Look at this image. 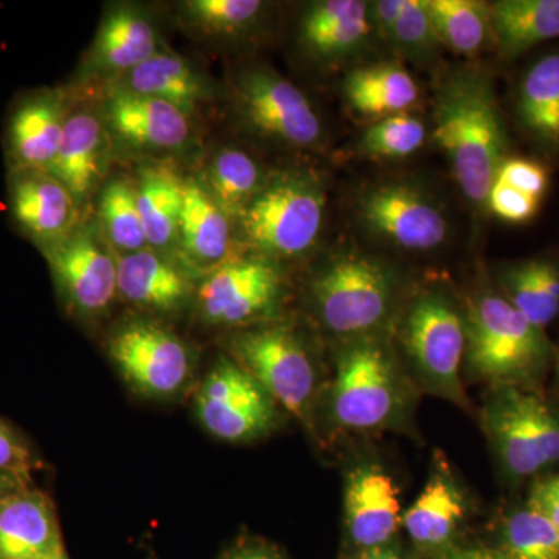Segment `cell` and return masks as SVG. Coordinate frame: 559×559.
<instances>
[{
    "label": "cell",
    "instance_id": "6da1fadb",
    "mask_svg": "<svg viewBox=\"0 0 559 559\" xmlns=\"http://www.w3.org/2000/svg\"><path fill=\"white\" fill-rule=\"evenodd\" d=\"M433 120V139L463 194L477 207L487 204L507 160V132L491 80L471 66L451 70L437 92Z\"/></svg>",
    "mask_w": 559,
    "mask_h": 559
},
{
    "label": "cell",
    "instance_id": "7a4b0ae2",
    "mask_svg": "<svg viewBox=\"0 0 559 559\" xmlns=\"http://www.w3.org/2000/svg\"><path fill=\"white\" fill-rule=\"evenodd\" d=\"M466 373L489 388L535 389L546 373L551 348L544 330L530 323L502 294H480L465 316Z\"/></svg>",
    "mask_w": 559,
    "mask_h": 559
},
{
    "label": "cell",
    "instance_id": "3957f363",
    "mask_svg": "<svg viewBox=\"0 0 559 559\" xmlns=\"http://www.w3.org/2000/svg\"><path fill=\"white\" fill-rule=\"evenodd\" d=\"M414 388L382 342L359 337L341 353L329 414L347 432L396 429L409 418Z\"/></svg>",
    "mask_w": 559,
    "mask_h": 559
},
{
    "label": "cell",
    "instance_id": "277c9868",
    "mask_svg": "<svg viewBox=\"0 0 559 559\" xmlns=\"http://www.w3.org/2000/svg\"><path fill=\"white\" fill-rule=\"evenodd\" d=\"M481 426L499 466L513 480L559 463V414L535 389L489 388Z\"/></svg>",
    "mask_w": 559,
    "mask_h": 559
},
{
    "label": "cell",
    "instance_id": "5b68a950",
    "mask_svg": "<svg viewBox=\"0 0 559 559\" xmlns=\"http://www.w3.org/2000/svg\"><path fill=\"white\" fill-rule=\"evenodd\" d=\"M401 345L426 392L473 412L462 381L465 318L450 297L426 290L412 301L401 323Z\"/></svg>",
    "mask_w": 559,
    "mask_h": 559
},
{
    "label": "cell",
    "instance_id": "8992f818",
    "mask_svg": "<svg viewBox=\"0 0 559 559\" xmlns=\"http://www.w3.org/2000/svg\"><path fill=\"white\" fill-rule=\"evenodd\" d=\"M399 278L388 264L366 255H342L316 274L311 296L323 325L337 336L367 337L389 319Z\"/></svg>",
    "mask_w": 559,
    "mask_h": 559
},
{
    "label": "cell",
    "instance_id": "52a82bcc",
    "mask_svg": "<svg viewBox=\"0 0 559 559\" xmlns=\"http://www.w3.org/2000/svg\"><path fill=\"white\" fill-rule=\"evenodd\" d=\"M325 197L310 179L283 176L267 183L242 212V231L261 252L297 257L318 240Z\"/></svg>",
    "mask_w": 559,
    "mask_h": 559
},
{
    "label": "cell",
    "instance_id": "ba28073f",
    "mask_svg": "<svg viewBox=\"0 0 559 559\" xmlns=\"http://www.w3.org/2000/svg\"><path fill=\"white\" fill-rule=\"evenodd\" d=\"M237 364L248 371L277 406L307 419L318 396V371L310 353L293 331L263 326L231 341Z\"/></svg>",
    "mask_w": 559,
    "mask_h": 559
},
{
    "label": "cell",
    "instance_id": "9c48e42d",
    "mask_svg": "<svg viewBox=\"0 0 559 559\" xmlns=\"http://www.w3.org/2000/svg\"><path fill=\"white\" fill-rule=\"evenodd\" d=\"M197 412L205 430L229 443L261 439L278 418L277 404L266 390L229 359H221L202 382Z\"/></svg>",
    "mask_w": 559,
    "mask_h": 559
},
{
    "label": "cell",
    "instance_id": "30bf717a",
    "mask_svg": "<svg viewBox=\"0 0 559 559\" xmlns=\"http://www.w3.org/2000/svg\"><path fill=\"white\" fill-rule=\"evenodd\" d=\"M109 356L124 380L150 399H170L189 382V348L153 322H131L109 341Z\"/></svg>",
    "mask_w": 559,
    "mask_h": 559
},
{
    "label": "cell",
    "instance_id": "8fae6325",
    "mask_svg": "<svg viewBox=\"0 0 559 559\" xmlns=\"http://www.w3.org/2000/svg\"><path fill=\"white\" fill-rule=\"evenodd\" d=\"M238 106L250 127L286 145L312 146L322 134L318 114L300 90L270 69H250L237 84Z\"/></svg>",
    "mask_w": 559,
    "mask_h": 559
},
{
    "label": "cell",
    "instance_id": "7c38bea8",
    "mask_svg": "<svg viewBox=\"0 0 559 559\" xmlns=\"http://www.w3.org/2000/svg\"><path fill=\"white\" fill-rule=\"evenodd\" d=\"M62 297L80 314H98L117 289V261L92 229L70 230L43 249Z\"/></svg>",
    "mask_w": 559,
    "mask_h": 559
},
{
    "label": "cell",
    "instance_id": "4fadbf2b",
    "mask_svg": "<svg viewBox=\"0 0 559 559\" xmlns=\"http://www.w3.org/2000/svg\"><path fill=\"white\" fill-rule=\"evenodd\" d=\"M282 277L271 261L230 260L210 272L201 285L202 314L216 325H245L277 307Z\"/></svg>",
    "mask_w": 559,
    "mask_h": 559
},
{
    "label": "cell",
    "instance_id": "5bb4252c",
    "mask_svg": "<svg viewBox=\"0 0 559 559\" xmlns=\"http://www.w3.org/2000/svg\"><path fill=\"white\" fill-rule=\"evenodd\" d=\"M360 218L374 234L399 248L432 250L443 245L448 223L436 202L403 183L367 191L359 204Z\"/></svg>",
    "mask_w": 559,
    "mask_h": 559
},
{
    "label": "cell",
    "instance_id": "9a60e30c",
    "mask_svg": "<svg viewBox=\"0 0 559 559\" xmlns=\"http://www.w3.org/2000/svg\"><path fill=\"white\" fill-rule=\"evenodd\" d=\"M344 521L353 551L395 543L403 527L400 489L392 476L373 463L355 466L344 488Z\"/></svg>",
    "mask_w": 559,
    "mask_h": 559
},
{
    "label": "cell",
    "instance_id": "2e32d148",
    "mask_svg": "<svg viewBox=\"0 0 559 559\" xmlns=\"http://www.w3.org/2000/svg\"><path fill=\"white\" fill-rule=\"evenodd\" d=\"M469 500L457 477L440 457L415 502L403 513V527L412 543L425 551L451 549L460 525L468 516Z\"/></svg>",
    "mask_w": 559,
    "mask_h": 559
},
{
    "label": "cell",
    "instance_id": "e0dca14e",
    "mask_svg": "<svg viewBox=\"0 0 559 559\" xmlns=\"http://www.w3.org/2000/svg\"><path fill=\"white\" fill-rule=\"evenodd\" d=\"M10 210L20 229L43 249L66 237L75 219L72 194L44 170L13 171Z\"/></svg>",
    "mask_w": 559,
    "mask_h": 559
},
{
    "label": "cell",
    "instance_id": "ac0fdd59",
    "mask_svg": "<svg viewBox=\"0 0 559 559\" xmlns=\"http://www.w3.org/2000/svg\"><path fill=\"white\" fill-rule=\"evenodd\" d=\"M68 117L61 95L53 91L35 92L17 103L7 127V148L14 170H49Z\"/></svg>",
    "mask_w": 559,
    "mask_h": 559
},
{
    "label": "cell",
    "instance_id": "d6986e66",
    "mask_svg": "<svg viewBox=\"0 0 559 559\" xmlns=\"http://www.w3.org/2000/svg\"><path fill=\"white\" fill-rule=\"evenodd\" d=\"M64 549L53 507L27 487L0 499V559H35Z\"/></svg>",
    "mask_w": 559,
    "mask_h": 559
},
{
    "label": "cell",
    "instance_id": "ffe728a7",
    "mask_svg": "<svg viewBox=\"0 0 559 559\" xmlns=\"http://www.w3.org/2000/svg\"><path fill=\"white\" fill-rule=\"evenodd\" d=\"M106 112L117 134L134 145L175 150L189 140L186 114L157 98L119 90L110 94Z\"/></svg>",
    "mask_w": 559,
    "mask_h": 559
},
{
    "label": "cell",
    "instance_id": "44dd1931",
    "mask_svg": "<svg viewBox=\"0 0 559 559\" xmlns=\"http://www.w3.org/2000/svg\"><path fill=\"white\" fill-rule=\"evenodd\" d=\"M156 33L135 7H116L106 14L91 51V64L105 72H131L156 55Z\"/></svg>",
    "mask_w": 559,
    "mask_h": 559
},
{
    "label": "cell",
    "instance_id": "7402d4cb",
    "mask_svg": "<svg viewBox=\"0 0 559 559\" xmlns=\"http://www.w3.org/2000/svg\"><path fill=\"white\" fill-rule=\"evenodd\" d=\"M371 28L370 5L359 0L312 3L300 25L305 47L320 58H340L359 47Z\"/></svg>",
    "mask_w": 559,
    "mask_h": 559
},
{
    "label": "cell",
    "instance_id": "603a6c76",
    "mask_svg": "<svg viewBox=\"0 0 559 559\" xmlns=\"http://www.w3.org/2000/svg\"><path fill=\"white\" fill-rule=\"evenodd\" d=\"M178 234L187 255L197 263L216 264L229 252V215L194 179L182 182Z\"/></svg>",
    "mask_w": 559,
    "mask_h": 559
},
{
    "label": "cell",
    "instance_id": "cb8c5ba5",
    "mask_svg": "<svg viewBox=\"0 0 559 559\" xmlns=\"http://www.w3.org/2000/svg\"><path fill=\"white\" fill-rule=\"evenodd\" d=\"M117 289L131 304L157 311L175 310L189 296L183 275L150 250L127 253L117 261Z\"/></svg>",
    "mask_w": 559,
    "mask_h": 559
},
{
    "label": "cell",
    "instance_id": "d4e9b609",
    "mask_svg": "<svg viewBox=\"0 0 559 559\" xmlns=\"http://www.w3.org/2000/svg\"><path fill=\"white\" fill-rule=\"evenodd\" d=\"M492 38L502 57L516 58L559 38V0H499L489 5Z\"/></svg>",
    "mask_w": 559,
    "mask_h": 559
},
{
    "label": "cell",
    "instance_id": "484cf974",
    "mask_svg": "<svg viewBox=\"0 0 559 559\" xmlns=\"http://www.w3.org/2000/svg\"><path fill=\"white\" fill-rule=\"evenodd\" d=\"M103 143L102 124L92 114L68 117L60 150L47 171L60 180L73 200H83L100 176Z\"/></svg>",
    "mask_w": 559,
    "mask_h": 559
},
{
    "label": "cell",
    "instance_id": "4316f807",
    "mask_svg": "<svg viewBox=\"0 0 559 559\" xmlns=\"http://www.w3.org/2000/svg\"><path fill=\"white\" fill-rule=\"evenodd\" d=\"M349 106L364 116H395L418 98V87L411 73L395 62L353 70L344 81Z\"/></svg>",
    "mask_w": 559,
    "mask_h": 559
},
{
    "label": "cell",
    "instance_id": "83f0119b",
    "mask_svg": "<svg viewBox=\"0 0 559 559\" xmlns=\"http://www.w3.org/2000/svg\"><path fill=\"white\" fill-rule=\"evenodd\" d=\"M502 296L533 325L546 330L559 314V267L547 260H527L506 267L499 278Z\"/></svg>",
    "mask_w": 559,
    "mask_h": 559
},
{
    "label": "cell",
    "instance_id": "f1b7e54d",
    "mask_svg": "<svg viewBox=\"0 0 559 559\" xmlns=\"http://www.w3.org/2000/svg\"><path fill=\"white\" fill-rule=\"evenodd\" d=\"M124 91L170 103L186 116L204 94L200 76L190 68L189 62L165 53H156L128 72Z\"/></svg>",
    "mask_w": 559,
    "mask_h": 559
},
{
    "label": "cell",
    "instance_id": "f546056e",
    "mask_svg": "<svg viewBox=\"0 0 559 559\" xmlns=\"http://www.w3.org/2000/svg\"><path fill=\"white\" fill-rule=\"evenodd\" d=\"M525 130L559 146V53H550L530 68L518 102Z\"/></svg>",
    "mask_w": 559,
    "mask_h": 559
},
{
    "label": "cell",
    "instance_id": "4dcf8cb0",
    "mask_svg": "<svg viewBox=\"0 0 559 559\" xmlns=\"http://www.w3.org/2000/svg\"><path fill=\"white\" fill-rule=\"evenodd\" d=\"M135 190L146 240L164 248L178 234L182 180L165 167H146Z\"/></svg>",
    "mask_w": 559,
    "mask_h": 559
},
{
    "label": "cell",
    "instance_id": "1f68e13d",
    "mask_svg": "<svg viewBox=\"0 0 559 559\" xmlns=\"http://www.w3.org/2000/svg\"><path fill=\"white\" fill-rule=\"evenodd\" d=\"M443 46L460 55L479 53L492 38L489 5L477 0H426Z\"/></svg>",
    "mask_w": 559,
    "mask_h": 559
},
{
    "label": "cell",
    "instance_id": "d6a6232c",
    "mask_svg": "<svg viewBox=\"0 0 559 559\" xmlns=\"http://www.w3.org/2000/svg\"><path fill=\"white\" fill-rule=\"evenodd\" d=\"M209 193L227 215H242L253 198L260 193L259 165L240 150H223L212 162Z\"/></svg>",
    "mask_w": 559,
    "mask_h": 559
},
{
    "label": "cell",
    "instance_id": "836d02e7",
    "mask_svg": "<svg viewBox=\"0 0 559 559\" xmlns=\"http://www.w3.org/2000/svg\"><path fill=\"white\" fill-rule=\"evenodd\" d=\"M499 550L507 559H559V532L528 503L507 514Z\"/></svg>",
    "mask_w": 559,
    "mask_h": 559
},
{
    "label": "cell",
    "instance_id": "e575fe53",
    "mask_svg": "<svg viewBox=\"0 0 559 559\" xmlns=\"http://www.w3.org/2000/svg\"><path fill=\"white\" fill-rule=\"evenodd\" d=\"M100 216L116 248L128 253L145 248L148 240L139 212L138 190L127 179L112 180L103 190Z\"/></svg>",
    "mask_w": 559,
    "mask_h": 559
},
{
    "label": "cell",
    "instance_id": "d590c367",
    "mask_svg": "<svg viewBox=\"0 0 559 559\" xmlns=\"http://www.w3.org/2000/svg\"><path fill=\"white\" fill-rule=\"evenodd\" d=\"M426 127L418 117L401 112L371 124L360 139V150L374 159H403L425 145Z\"/></svg>",
    "mask_w": 559,
    "mask_h": 559
},
{
    "label": "cell",
    "instance_id": "8d00e7d4",
    "mask_svg": "<svg viewBox=\"0 0 559 559\" xmlns=\"http://www.w3.org/2000/svg\"><path fill=\"white\" fill-rule=\"evenodd\" d=\"M183 9L204 31L235 35L259 20L264 5L259 0H190Z\"/></svg>",
    "mask_w": 559,
    "mask_h": 559
},
{
    "label": "cell",
    "instance_id": "74e56055",
    "mask_svg": "<svg viewBox=\"0 0 559 559\" xmlns=\"http://www.w3.org/2000/svg\"><path fill=\"white\" fill-rule=\"evenodd\" d=\"M393 44L412 58H426L440 46L426 0H404Z\"/></svg>",
    "mask_w": 559,
    "mask_h": 559
},
{
    "label": "cell",
    "instance_id": "f35d334b",
    "mask_svg": "<svg viewBox=\"0 0 559 559\" xmlns=\"http://www.w3.org/2000/svg\"><path fill=\"white\" fill-rule=\"evenodd\" d=\"M487 204L498 218L511 224H522L538 213L540 201L496 179L489 190Z\"/></svg>",
    "mask_w": 559,
    "mask_h": 559
},
{
    "label": "cell",
    "instance_id": "ab89813d",
    "mask_svg": "<svg viewBox=\"0 0 559 559\" xmlns=\"http://www.w3.org/2000/svg\"><path fill=\"white\" fill-rule=\"evenodd\" d=\"M498 179L539 201L549 189V175L546 168L538 162L518 159V157L503 162Z\"/></svg>",
    "mask_w": 559,
    "mask_h": 559
},
{
    "label": "cell",
    "instance_id": "60d3db41",
    "mask_svg": "<svg viewBox=\"0 0 559 559\" xmlns=\"http://www.w3.org/2000/svg\"><path fill=\"white\" fill-rule=\"evenodd\" d=\"M35 460L25 441L0 419V473L28 484Z\"/></svg>",
    "mask_w": 559,
    "mask_h": 559
},
{
    "label": "cell",
    "instance_id": "b9f144b4",
    "mask_svg": "<svg viewBox=\"0 0 559 559\" xmlns=\"http://www.w3.org/2000/svg\"><path fill=\"white\" fill-rule=\"evenodd\" d=\"M527 503L540 511L559 532V474L536 481Z\"/></svg>",
    "mask_w": 559,
    "mask_h": 559
},
{
    "label": "cell",
    "instance_id": "7bdbcfd3",
    "mask_svg": "<svg viewBox=\"0 0 559 559\" xmlns=\"http://www.w3.org/2000/svg\"><path fill=\"white\" fill-rule=\"evenodd\" d=\"M403 3L404 0H380V2L371 3L370 22L382 38L392 39L401 11H403Z\"/></svg>",
    "mask_w": 559,
    "mask_h": 559
},
{
    "label": "cell",
    "instance_id": "ee69618b",
    "mask_svg": "<svg viewBox=\"0 0 559 559\" xmlns=\"http://www.w3.org/2000/svg\"><path fill=\"white\" fill-rule=\"evenodd\" d=\"M443 559H507L499 549L491 547H451Z\"/></svg>",
    "mask_w": 559,
    "mask_h": 559
},
{
    "label": "cell",
    "instance_id": "f6af8a7d",
    "mask_svg": "<svg viewBox=\"0 0 559 559\" xmlns=\"http://www.w3.org/2000/svg\"><path fill=\"white\" fill-rule=\"evenodd\" d=\"M348 559H409V557L401 550L395 540V543L388 544V546L353 551Z\"/></svg>",
    "mask_w": 559,
    "mask_h": 559
},
{
    "label": "cell",
    "instance_id": "bcb514c9",
    "mask_svg": "<svg viewBox=\"0 0 559 559\" xmlns=\"http://www.w3.org/2000/svg\"><path fill=\"white\" fill-rule=\"evenodd\" d=\"M226 559H288L278 554L277 550L266 546H246L235 550Z\"/></svg>",
    "mask_w": 559,
    "mask_h": 559
},
{
    "label": "cell",
    "instance_id": "7dc6e473",
    "mask_svg": "<svg viewBox=\"0 0 559 559\" xmlns=\"http://www.w3.org/2000/svg\"><path fill=\"white\" fill-rule=\"evenodd\" d=\"M27 487L24 481L17 480L16 477H11L9 474L0 473V499L17 491V489Z\"/></svg>",
    "mask_w": 559,
    "mask_h": 559
},
{
    "label": "cell",
    "instance_id": "c3c4849f",
    "mask_svg": "<svg viewBox=\"0 0 559 559\" xmlns=\"http://www.w3.org/2000/svg\"><path fill=\"white\" fill-rule=\"evenodd\" d=\"M35 559H68V557H66L64 549H60L57 551H51V554L43 555V557H38Z\"/></svg>",
    "mask_w": 559,
    "mask_h": 559
},
{
    "label": "cell",
    "instance_id": "681fc988",
    "mask_svg": "<svg viewBox=\"0 0 559 559\" xmlns=\"http://www.w3.org/2000/svg\"><path fill=\"white\" fill-rule=\"evenodd\" d=\"M557 384H558V389H559V353H558V358H557Z\"/></svg>",
    "mask_w": 559,
    "mask_h": 559
}]
</instances>
